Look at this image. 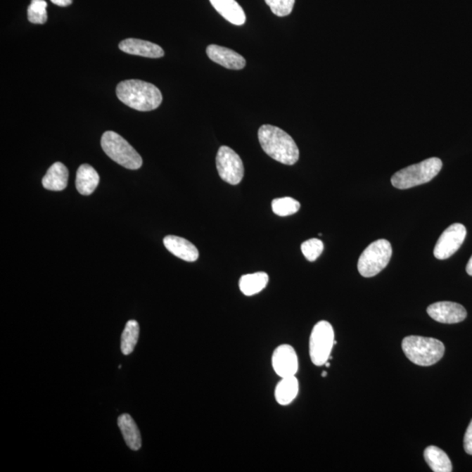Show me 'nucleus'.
Here are the masks:
<instances>
[{
    "instance_id": "16",
    "label": "nucleus",
    "mask_w": 472,
    "mask_h": 472,
    "mask_svg": "<svg viewBox=\"0 0 472 472\" xmlns=\"http://www.w3.org/2000/svg\"><path fill=\"white\" fill-rule=\"evenodd\" d=\"M298 394L299 381L295 376L281 378L274 391L276 402L281 406L291 404Z\"/></svg>"
},
{
    "instance_id": "26",
    "label": "nucleus",
    "mask_w": 472,
    "mask_h": 472,
    "mask_svg": "<svg viewBox=\"0 0 472 472\" xmlns=\"http://www.w3.org/2000/svg\"><path fill=\"white\" fill-rule=\"evenodd\" d=\"M275 15L286 17L293 12L295 0H265Z\"/></svg>"
},
{
    "instance_id": "22",
    "label": "nucleus",
    "mask_w": 472,
    "mask_h": 472,
    "mask_svg": "<svg viewBox=\"0 0 472 472\" xmlns=\"http://www.w3.org/2000/svg\"><path fill=\"white\" fill-rule=\"evenodd\" d=\"M139 325L136 320H129L126 324L121 338V351L125 355H131L138 343Z\"/></svg>"
},
{
    "instance_id": "15",
    "label": "nucleus",
    "mask_w": 472,
    "mask_h": 472,
    "mask_svg": "<svg viewBox=\"0 0 472 472\" xmlns=\"http://www.w3.org/2000/svg\"><path fill=\"white\" fill-rule=\"evenodd\" d=\"M215 9L229 23L241 26L246 21V15L236 0H209Z\"/></svg>"
},
{
    "instance_id": "1",
    "label": "nucleus",
    "mask_w": 472,
    "mask_h": 472,
    "mask_svg": "<svg viewBox=\"0 0 472 472\" xmlns=\"http://www.w3.org/2000/svg\"><path fill=\"white\" fill-rule=\"evenodd\" d=\"M258 139L262 150L273 160L293 165L299 160V150L294 139L282 129L270 125L261 126Z\"/></svg>"
},
{
    "instance_id": "29",
    "label": "nucleus",
    "mask_w": 472,
    "mask_h": 472,
    "mask_svg": "<svg viewBox=\"0 0 472 472\" xmlns=\"http://www.w3.org/2000/svg\"><path fill=\"white\" fill-rule=\"evenodd\" d=\"M466 272L468 273V275H470L472 276V255L471 257L468 262L467 266H466Z\"/></svg>"
},
{
    "instance_id": "7",
    "label": "nucleus",
    "mask_w": 472,
    "mask_h": 472,
    "mask_svg": "<svg viewBox=\"0 0 472 472\" xmlns=\"http://www.w3.org/2000/svg\"><path fill=\"white\" fill-rule=\"evenodd\" d=\"M392 246L388 241H374L363 251L358 262V269L364 277H373L388 266L392 257Z\"/></svg>"
},
{
    "instance_id": "3",
    "label": "nucleus",
    "mask_w": 472,
    "mask_h": 472,
    "mask_svg": "<svg viewBox=\"0 0 472 472\" xmlns=\"http://www.w3.org/2000/svg\"><path fill=\"white\" fill-rule=\"evenodd\" d=\"M402 350L416 365L430 366L442 358L445 347L440 340L433 338L409 336L402 341Z\"/></svg>"
},
{
    "instance_id": "25",
    "label": "nucleus",
    "mask_w": 472,
    "mask_h": 472,
    "mask_svg": "<svg viewBox=\"0 0 472 472\" xmlns=\"http://www.w3.org/2000/svg\"><path fill=\"white\" fill-rule=\"evenodd\" d=\"M301 250L302 255L309 262H314L322 254L324 244L321 241L317 239V238H312V239L302 243Z\"/></svg>"
},
{
    "instance_id": "13",
    "label": "nucleus",
    "mask_w": 472,
    "mask_h": 472,
    "mask_svg": "<svg viewBox=\"0 0 472 472\" xmlns=\"http://www.w3.org/2000/svg\"><path fill=\"white\" fill-rule=\"evenodd\" d=\"M119 49L129 55L147 57V58H161L165 56L164 50L161 46L139 39H126L120 42Z\"/></svg>"
},
{
    "instance_id": "19",
    "label": "nucleus",
    "mask_w": 472,
    "mask_h": 472,
    "mask_svg": "<svg viewBox=\"0 0 472 472\" xmlns=\"http://www.w3.org/2000/svg\"><path fill=\"white\" fill-rule=\"evenodd\" d=\"M68 168L60 162H56L46 172L42 179V185L50 191H63L68 186Z\"/></svg>"
},
{
    "instance_id": "6",
    "label": "nucleus",
    "mask_w": 472,
    "mask_h": 472,
    "mask_svg": "<svg viewBox=\"0 0 472 472\" xmlns=\"http://www.w3.org/2000/svg\"><path fill=\"white\" fill-rule=\"evenodd\" d=\"M336 344L333 327L331 324L326 320L317 323L309 341V354L312 362L317 366L325 365L328 360L333 359L331 354Z\"/></svg>"
},
{
    "instance_id": "12",
    "label": "nucleus",
    "mask_w": 472,
    "mask_h": 472,
    "mask_svg": "<svg viewBox=\"0 0 472 472\" xmlns=\"http://www.w3.org/2000/svg\"><path fill=\"white\" fill-rule=\"evenodd\" d=\"M207 55L214 63L229 70H240L246 66V60L234 50L218 45H209Z\"/></svg>"
},
{
    "instance_id": "17",
    "label": "nucleus",
    "mask_w": 472,
    "mask_h": 472,
    "mask_svg": "<svg viewBox=\"0 0 472 472\" xmlns=\"http://www.w3.org/2000/svg\"><path fill=\"white\" fill-rule=\"evenodd\" d=\"M99 181V175L91 165L84 164L78 168L75 186L82 196H90L95 192Z\"/></svg>"
},
{
    "instance_id": "5",
    "label": "nucleus",
    "mask_w": 472,
    "mask_h": 472,
    "mask_svg": "<svg viewBox=\"0 0 472 472\" xmlns=\"http://www.w3.org/2000/svg\"><path fill=\"white\" fill-rule=\"evenodd\" d=\"M104 153L111 160L129 170H136L142 167L143 160L138 151L117 133L108 131L101 139Z\"/></svg>"
},
{
    "instance_id": "8",
    "label": "nucleus",
    "mask_w": 472,
    "mask_h": 472,
    "mask_svg": "<svg viewBox=\"0 0 472 472\" xmlns=\"http://www.w3.org/2000/svg\"><path fill=\"white\" fill-rule=\"evenodd\" d=\"M216 167L219 177L230 185H238L243 179V160L239 155L229 146L219 148L216 156Z\"/></svg>"
},
{
    "instance_id": "4",
    "label": "nucleus",
    "mask_w": 472,
    "mask_h": 472,
    "mask_svg": "<svg viewBox=\"0 0 472 472\" xmlns=\"http://www.w3.org/2000/svg\"><path fill=\"white\" fill-rule=\"evenodd\" d=\"M442 167L440 158H428L396 172L391 179L392 185L395 189L402 190L423 185L433 179L440 172Z\"/></svg>"
},
{
    "instance_id": "2",
    "label": "nucleus",
    "mask_w": 472,
    "mask_h": 472,
    "mask_svg": "<svg viewBox=\"0 0 472 472\" xmlns=\"http://www.w3.org/2000/svg\"><path fill=\"white\" fill-rule=\"evenodd\" d=\"M117 96L126 106L139 111L156 110L163 100L160 90L156 86L141 80L119 82Z\"/></svg>"
},
{
    "instance_id": "23",
    "label": "nucleus",
    "mask_w": 472,
    "mask_h": 472,
    "mask_svg": "<svg viewBox=\"0 0 472 472\" xmlns=\"http://www.w3.org/2000/svg\"><path fill=\"white\" fill-rule=\"evenodd\" d=\"M274 214L279 216H289L295 214L300 209V203L291 197L279 198L272 203Z\"/></svg>"
},
{
    "instance_id": "18",
    "label": "nucleus",
    "mask_w": 472,
    "mask_h": 472,
    "mask_svg": "<svg viewBox=\"0 0 472 472\" xmlns=\"http://www.w3.org/2000/svg\"><path fill=\"white\" fill-rule=\"evenodd\" d=\"M117 423L129 448L132 450H139L141 448V435L132 417L128 414H122L118 417Z\"/></svg>"
},
{
    "instance_id": "28",
    "label": "nucleus",
    "mask_w": 472,
    "mask_h": 472,
    "mask_svg": "<svg viewBox=\"0 0 472 472\" xmlns=\"http://www.w3.org/2000/svg\"><path fill=\"white\" fill-rule=\"evenodd\" d=\"M50 1L56 6L64 7L70 6L73 0H50Z\"/></svg>"
},
{
    "instance_id": "24",
    "label": "nucleus",
    "mask_w": 472,
    "mask_h": 472,
    "mask_svg": "<svg viewBox=\"0 0 472 472\" xmlns=\"http://www.w3.org/2000/svg\"><path fill=\"white\" fill-rule=\"evenodd\" d=\"M46 6L48 3L45 0H32L27 9L28 20L32 24H45L48 20Z\"/></svg>"
},
{
    "instance_id": "30",
    "label": "nucleus",
    "mask_w": 472,
    "mask_h": 472,
    "mask_svg": "<svg viewBox=\"0 0 472 472\" xmlns=\"http://www.w3.org/2000/svg\"><path fill=\"white\" fill-rule=\"evenodd\" d=\"M322 376H323V377H326V376H327V373L326 372V371H325V372H323V374H322Z\"/></svg>"
},
{
    "instance_id": "10",
    "label": "nucleus",
    "mask_w": 472,
    "mask_h": 472,
    "mask_svg": "<svg viewBox=\"0 0 472 472\" xmlns=\"http://www.w3.org/2000/svg\"><path fill=\"white\" fill-rule=\"evenodd\" d=\"M272 364L274 372L280 378L295 376L299 369L297 352L289 344L280 345L274 350Z\"/></svg>"
},
{
    "instance_id": "21",
    "label": "nucleus",
    "mask_w": 472,
    "mask_h": 472,
    "mask_svg": "<svg viewBox=\"0 0 472 472\" xmlns=\"http://www.w3.org/2000/svg\"><path fill=\"white\" fill-rule=\"evenodd\" d=\"M424 459L435 472L452 471V464L449 457L438 447L428 446L424 450Z\"/></svg>"
},
{
    "instance_id": "11",
    "label": "nucleus",
    "mask_w": 472,
    "mask_h": 472,
    "mask_svg": "<svg viewBox=\"0 0 472 472\" xmlns=\"http://www.w3.org/2000/svg\"><path fill=\"white\" fill-rule=\"evenodd\" d=\"M427 312L431 319L442 324L462 322L467 317L463 305L448 301L435 302L428 306Z\"/></svg>"
},
{
    "instance_id": "27",
    "label": "nucleus",
    "mask_w": 472,
    "mask_h": 472,
    "mask_svg": "<svg viewBox=\"0 0 472 472\" xmlns=\"http://www.w3.org/2000/svg\"><path fill=\"white\" fill-rule=\"evenodd\" d=\"M464 447L466 452L472 455V420L467 428L466 435H464Z\"/></svg>"
},
{
    "instance_id": "14",
    "label": "nucleus",
    "mask_w": 472,
    "mask_h": 472,
    "mask_svg": "<svg viewBox=\"0 0 472 472\" xmlns=\"http://www.w3.org/2000/svg\"><path fill=\"white\" fill-rule=\"evenodd\" d=\"M165 247L171 252L172 255L184 261L193 262L199 258V251L189 241L182 237L176 236H167L164 238Z\"/></svg>"
},
{
    "instance_id": "20",
    "label": "nucleus",
    "mask_w": 472,
    "mask_h": 472,
    "mask_svg": "<svg viewBox=\"0 0 472 472\" xmlns=\"http://www.w3.org/2000/svg\"><path fill=\"white\" fill-rule=\"evenodd\" d=\"M269 277L265 272L247 274L241 277L239 288L241 293L247 297L260 293L268 284Z\"/></svg>"
},
{
    "instance_id": "9",
    "label": "nucleus",
    "mask_w": 472,
    "mask_h": 472,
    "mask_svg": "<svg viewBox=\"0 0 472 472\" xmlns=\"http://www.w3.org/2000/svg\"><path fill=\"white\" fill-rule=\"evenodd\" d=\"M466 229L461 223H455L446 229L439 237L434 250V255L439 260H445L455 254L466 240Z\"/></svg>"
}]
</instances>
